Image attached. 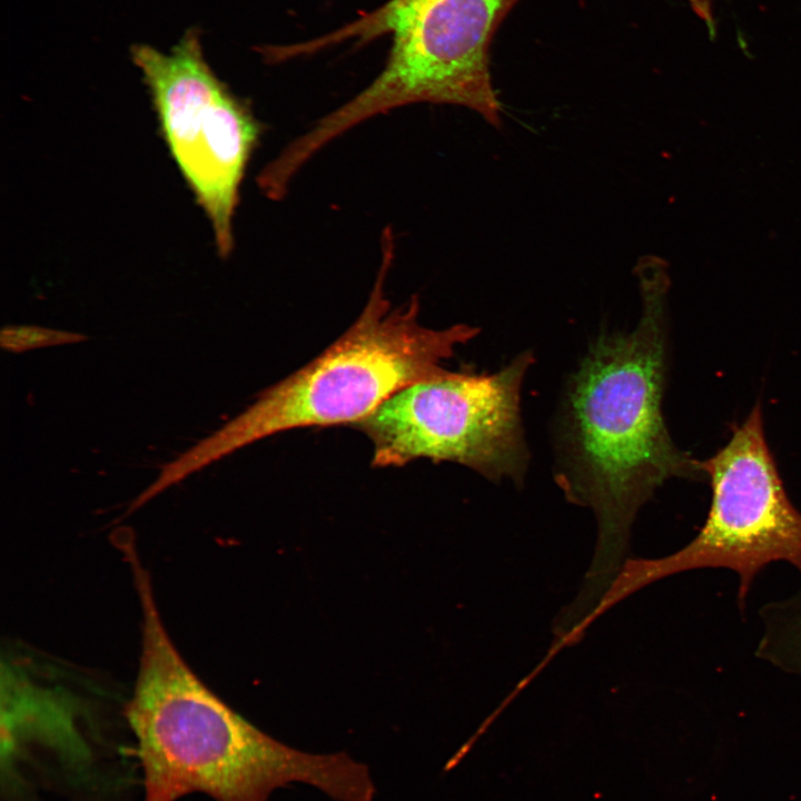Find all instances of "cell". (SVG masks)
I'll return each instance as SVG.
<instances>
[{
	"mask_svg": "<svg viewBox=\"0 0 801 801\" xmlns=\"http://www.w3.org/2000/svg\"><path fill=\"white\" fill-rule=\"evenodd\" d=\"M641 316L634 329L602 334L571 375L557 423L556 482L592 510L594 557L574 607L594 613L623 567L640 508L668 479L702 477L700 461L672 441L662 414L666 374L665 264L637 266Z\"/></svg>",
	"mask_w": 801,
	"mask_h": 801,
	"instance_id": "1",
	"label": "cell"
},
{
	"mask_svg": "<svg viewBox=\"0 0 801 801\" xmlns=\"http://www.w3.org/2000/svg\"><path fill=\"white\" fill-rule=\"evenodd\" d=\"M127 561L141 606V653L126 718L137 741L144 801L204 793L215 801H268L289 783L336 801H373L367 765L344 752L312 754L267 735L191 671L171 642L137 553Z\"/></svg>",
	"mask_w": 801,
	"mask_h": 801,
	"instance_id": "2",
	"label": "cell"
},
{
	"mask_svg": "<svg viewBox=\"0 0 801 801\" xmlns=\"http://www.w3.org/2000/svg\"><path fill=\"white\" fill-rule=\"evenodd\" d=\"M380 245L374 287L353 325L319 356L263 390L238 416L174 459L170 472L177 479L274 434L356 425L403 388L448 372L445 360L457 346L473 339L478 328L423 326L417 296L393 308L385 293L396 251L389 226L383 230Z\"/></svg>",
	"mask_w": 801,
	"mask_h": 801,
	"instance_id": "3",
	"label": "cell"
},
{
	"mask_svg": "<svg viewBox=\"0 0 801 801\" xmlns=\"http://www.w3.org/2000/svg\"><path fill=\"white\" fill-rule=\"evenodd\" d=\"M521 0H389L329 36L296 44L297 55L357 39L390 36L380 73L354 98L320 118L301 137L317 154L344 132L406 105L466 107L501 126V103L491 76V47Z\"/></svg>",
	"mask_w": 801,
	"mask_h": 801,
	"instance_id": "4",
	"label": "cell"
},
{
	"mask_svg": "<svg viewBox=\"0 0 801 801\" xmlns=\"http://www.w3.org/2000/svg\"><path fill=\"white\" fill-rule=\"evenodd\" d=\"M701 465L712 490L701 530L670 555L624 563L605 595L607 606L673 574L724 568L738 576V603L744 607L752 583L769 564L787 562L801 574V513L790 502L768 447L760 404Z\"/></svg>",
	"mask_w": 801,
	"mask_h": 801,
	"instance_id": "5",
	"label": "cell"
},
{
	"mask_svg": "<svg viewBox=\"0 0 801 801\" xmlns=\"http://www.w3.org/2000/svg\"><path fill=\"white\" fill-rule=\"evenodd\" d=\"M534 357L517 355L491 374L451 372L394 394L356 426L373 444L375 467L418 458L464 465L493 482L524 481L528 451L521 388Z\"/></svg>",
	"mask_w": 801,
	"mask_h": 801,
	"instance_id": "6",
	"label": "cell"
},
{
	"mask_svg": "<svg viewBox=\"0 0 801 801\" xmlns=\"http://www.w3.org/2000/svg\"><path fill=\"white\" fill-rule=\"evenodd\" d=\"M131 58L170 152L211 222L217 248L228 256L239 187L260 125L211 70L197 27L188 28L169 51L134 44Z\"/></svg>",
	"mask_w": 801,
	"mask_h": 801,
	"instance_id": "7",
	"label": "cell"
},
{
	"mask_svg": "<svg viewBox=\"0 0 801 801\" xmlns=\"http://www.w3.org/2000/svg\"><path fill=\"white\" fill-rule=\"evenodd\" d=\"M756 656L801 678V593L764 604Z\"/></svg>",
	"mask_w": 801,
	"mask_h": 801,
	"instance_id": "8",
	"label": "cell"
},
{
	"mask_svg": "<svg viewBox=\"0 0 801 801\" xmlns=\"http://www.w3.org/2000/svg\"><path fill=\"white\" fill-rule=\"evenodd\" d=\"M87 339L88 337L81 334L29 325L8 326L0 334L1 347L11 353L73 344Z\"/></svg>",
	"mask_w": 801,
	"mask_h": 801,
	"instance_id": "9",
	"label": "cell"
},
{
	"mask_svg": "<svg viewBox=\"0 0 801 801\" xmlns=\"http://www.w3.org/2000/svg\"><path fill=\"white\" fill-rule=\"evenodd\" d=\"M718 0H689L692 11L704 22L710 34L715 33V6Z\"/></svg>",
	"mask_w": 801,
	"mask_h": 801,
	"instance_id": "10",
	"label": "cell"
}]
</instances>
